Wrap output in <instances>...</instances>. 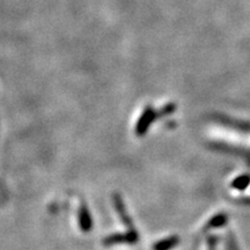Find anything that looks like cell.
Instances as JSON below:
<instances>
[{
	"label": "cell",
	"mask_w": 250,
	"mask_h": 250,
	"mask_svg": "<svg viewBox=\"0 0 250 250\" xmlns=\"http://www.w3.org/2000/svg\"><path fill=\"white\" fill-rule=\"evenodd\" d=\"M78 221H79V227L83 232L88 233L93 228V218L90 215V212L87 208L86 203H81L79 212H78Z\"/></svg>",
	"instance_id": "7a4b0ae2"
},
{
	"label": "cell",
	"mask_w": 250,
	"mask_h": 250,
	"mask_svg": "<svg viewBox=\"0 0 250 250\" xmlns=\"http://www.w3.org/2000/svg\"><path fill=\"white\" fill-rule=\"evenodd\" d=\"M114 204H115V208H116L118 215H120L121 220L123 221V224L125 225V226H127V227L132 226V225H131V219L129 218V215L126 214V211H125L123 201H122L121 196L117 195V193L114 196Z\"/></svg>",
	"instance_id": "3957f363"
},
{
	"label": "cell",
	"mask_w": 250,
	"mask_h": 250,
	"mask_svg": "<svg viewBox=\"0 0 250 250\" xmlns=\"http://www.w3.org/2000/svg\"><path fill=\"white\" fill-rule=\"evenodd\" d=\"M137 240V234L134 230L127 234H112L103 240V246L110 247L115 245H120V243H134Z\"/></svg>",
	"instance_id": "6da1fadb"
}]
</instances>
